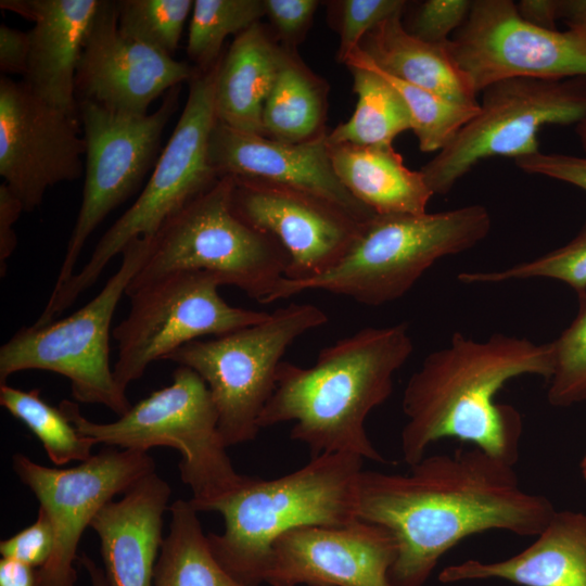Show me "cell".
<instances>
[{
    "mask_svg": "<svg viewBox=\"0 0 586 586\" xmlns=\"http://www.w3.org/2000/svg\"><path fill=\"white\" fill-rule=\"evenodd\" d=\"M220 281L202 271L165 275L127 293L130 310L113 330L118 357L113 372L126 391L155 360L202 336H219L263 321L266 311L235 307Z\"/></svg>",
    "mask_w": 586,
    "mask_h": 586,
    "instance_id": "12",
    "label": "cell"
},
{
    "mask_svg": "<svg viewBox=\"0 0 586 586\" xmlns=\"http://www.w3.org/2000/svg\"><path fill=\"white\" fill-rule=\"evenodd\" d=\"M328 86L286 50L277 80L263 110L264 136L301 143L327 133Z\"/></svg>",
    "mask_w": 586,
    "mask_h": 586,
    "instance_id": "27",
    "label": "cell"
},
{
    "mask_svg": "<svg viewBox=\"0 0 586 586\" xmlns=\"http://www.w3.org/2000/svg\"><path fill=\"white\" fill-rule=\"evenodd\" d=\"M101 0H1V9L33 21L24 82L34 94L78 114L76 69L82 42Z\"/></svg>",
    "mask_w": 586,
    "mask_h": 586,
    "instance_id": "21",
    "label": "cell"
},
{
    "mask_svg": "<svg viewBox=\"0 0 586 586\" xmlns=\"http://www.w3.org/2000/svg\"><path fill=\"white\" fill-rule=\"evenodd\" d=\"M336 8V26L340 35L337 60L342 63L357 50L364 37L384 20L403 13L404 0H341Z\"/></svg>",
    "mask_w": 586,
    "mask_h": 586,
    "instance_id": "36",
    "label": "cell"
},
{
    "mask_svg": "<svg viewBox=\"0 0 586 586\" xmlns=\"http://www.w3.org/2000/svg\"><path fill=\"white\" fill-rule=\"evenodd\" d=\"M219 62L206 72L196 71L189 81L186 105L142 192L102 235L81 270L51 292L36 320L38 326L55 320L72 306L128 243L139 238L152 239L173 215L219 179L208 158L209 139L217 122L215 84Z\"/></svg>",
    "mask_w": 586,
    "mask_h": 586,
    "instance_id": "7",
    "label": "cell"
},
{
    "mask_svg": "<svg viewBox=\"0 0 586 586\" xmlns=\"http://www.w3.org/2000/svg\"><path fill=\"white\" fill-rule=\"evenodd\" d=\"M397 544L362 520L345 526L305 525L276 539L264 575L270 586H391Z\"/></svg>",
    "mask_w": 586,
    "mask_h": 586,
    "instance_id": "19",
    "label": "cell"
},
{
    "mask_svg": "<svg viewBox=\"0 0 586 586\" xmlns=\"http://www.w3.org/2000/svg\"><path fill=\"white\" fill-rule=\"evenodd\" d=\"M413 351L406 322L366 327L326 346L316 362L282 361L276 387L258 419L259 429L294 421L290 437L311 458L351 453L388 462L368 437V415L392 394L394 374Z\"/></svg>",
    "mask_w": 586,
    "mask_h": 586,
    "instance_id": "3",
    "label": "cell"
},
{
    "mask_svg": "<svg viewBox=\"0 0 586 586\" xmlns=\"http://www.w3.org/2000/svg\"><path fill=\"white\" fill-rule=\"evenodd\" d=\"M180 87L167 91L152 114L126 115L88 100L78 101L86 141V175L78 216L52 291L63 286L90 234L142 183L162 135L179 104Z\"/></svg>",
    "mask_w": 586,
    "mask_h": 586,
    "instance_id": "13",
    "label": "cell"
},
{
    "mask_svg": "<svg viewBox=\"0 0 586 586\" xmlns=\"http://www.w3.org/2000/svg\"><path fill=\"white\" fill-rule=\"evenodd\" d=\"M0 586H36V571L20 561L2 558Z\"/></svg>",
    "mask_w": 586,
    "mask_h": 586,
    "instance_id": "44",
    "label": "cell"
},
{
    "mask_svg": "<svg viewBox=\"0 0 586 586\" xmlns=\"http://www.w3.org/2000/svg\"><path fill=\"white\" fill-rule=\"evenodd\" d=\"M78 117L1 75L0 175L25 212L39 207L50 187L81 176L86 141Z\"/></svg>",
    "mask_w": 586,
    "mask_h": 586,
    "instance_id": "16",
    "label": "cell"
},
{
    "mask_svg": "<svg viewBox=\"0 0 586 586\" xmlns=\"http://www.w3.org/2000/svg\"><path fill=\"white\" fill-rule=\"evenodd\" d=\"M519 15L537 27L557 28V21L561 18V0H521L515 3Z\"/></svg>",
    "mask_w": 586,
    "mask_h": 586,
    "instance_id": "43",
    "label": "cell"
},
{
    "mask_svg": "<svg viewBox=\"0 0 586 586\" xmlns=\"http://www.w3.org/2000/svg\"><path fill=\"white\" fill-rule=\"evenodd\" d=\"M514 163L526 174L545 176L586 191V156L539 151Z\"/></svg>",
    "mask_w": 586,
    "mask_h": 586,
    "instance_id": "40",
    "label": "cell"
},
{
    "mask_svg": "<svg viewBox=\"0 0 586 586\" xmlns=\"http://www.w3.org/2000/svg\"><path fill=\"white\" fill-rule=\"evenodd\" d=\"M39 388L23 391L0 384V405L41 442L55 466L89 459L95 443L76 429L60 407L47 403Z\"/></svg>",
    "mask_w": 586,
    "mask_h": 586,
    "instance_id": "30",
    "label": "cell"
},
{
    "mask_svg": "<svg viewBox=\"0 0 586 586\" xmlns=\"http://www.w3.org/2000/svg\"><path fill=\"white\" fill-rule=\"evenodd\" d=\"M77 559L89 575L90 586H109L104 570L98 566L89 556L82 553Z\"/></svg>",
    "mask_w": 586,
    "mask_h": 586,
    "instance_id": "46",
    "label": "cell"
},
{
    "mask_svg": "<svg viewBox=\"0 0 586 586\" xmlns=\"http://www.w3.org/2000/svg\"><path fill=\"white\" fill-rule=\"evenodd\" d=\"M13 470L54 528V549L36 570V586H76L74 561L82 533L115 495L154 472L155 463L148 451L110 447L68 469L49 468L15 454Z\"/></svg>",
    "mask_w": 586,
    "mask_h": 586,
    "instance_id": "15",
    "label": "cell"
},
{
    "mask_svg": "<svg viewBox=\"0 0 586 586\" xmlns=\"http://www.w3.org/2000/svg\"><path fill=\"white\" fill-rule=\"evenodd\" d=\"M341 183L375 215L426 213L434 195L421 170H412L393 145L359 146L327 142Z\"/></svg>",
    "mask_w": 586,
    "mask_h": 586,
    "instance_id": "25",
    "label": "cell"
},
{
    "mask_svg": "<svg viewBox=\"0 0 586 586\" xmlns=\"http://www.w3.org/2000/svg\"><path fill=\"white\" fill-rule=\"evenodd\" d=\"M30 51V38L28 31L0 25V71L5 74L27 73Z\"/></svg>",
    "mask_w": 586,
    "mask_h": 586,
    "instance_id": "41",
    "label": "cell"
},
{
    "mask_svg": "<svg viewBox=\"0 0 586 586\" xmlns=\"http://www.w3.org/2000/svg\"><path fill=\"white\" fill-rule=\"evenodd\" d=\"M265 16L264 0H195L189 25L187 54L206 72L222 56L225 39L238 36Z\"/></svg>",
    "mask_w": 586,
    "mask_h": 586,
    "instance_id": "31",
    "label": "cell"
},
{
    "mask_svg": "<svg viewBox=\"0 0 586 586\" xmlns=\"http://www.w3.org/2000/svg\"><path fill=\"white\" fill-rule=\"evenodd\" d=\"M568 29L586 35V0H561V18Z\"/></svg>",
    "mask_w": 586,
    "mask_h": 586,
    "instance_id": "45",
    "label": "cell"
},
{
    "mask_svg": "<svg viewBox=\"0 0 586 586\" xmlns=\"http://www.w3.org/2000/svg\"><path fill=\"white\" fill-rule=\"evenodd\" d=\"M25 212L22 202L11 192L5 183L0 186V273L5 276L8 260L13 254L17 238L14 224Z\"/></svg>",
    "mask_w": 586,
    "mask_h": 586,
    "instance_id": "42",
    "label": "cell"
},
{
    "mask_svg": "<svg viewBox=\"0 0 586 586\" xmlns=\"http://www.w3.org/2000/svg\"><path fill=\"white\" fill-rule=\"evenodd\" d=\"M170 527L155 564L153 586H249L218 563L190 500L169 506Z\"/></svg>",
    "mask_w": 586,
    "mask_h": 586,
    "instance_id": "29",
    "label": "cell"
},
{
    "mask_svg": "<svg viewBox=\"0 0 586 586\" xmlns=\"http://www.w3.org/2000/svg\"><path fill=\"white\" fill-rule=\"evenodd\" d=\"M551 343L553 369L547 399L553 407L586 402V294L578 296V310Z\"/></svg>",
    "mask_w": 586,
    "mask_h": 586,
    "instance_id": "35",
    "label": "cell"
},
{
    "mask_svg": "<svg viewBox=\"0 0 586 586\" xmlns=\"http://www.w3.org/2000/svg\"><path fill=\"white\" fill-rule=\"evenodd\" d=\"M481 94L476 115L420 169L434 194H447L483 160L539 152L537 137L545 126H576L586 119V77L511 78Z\"/></svg>",
    "mask_w": 586,
    "mask_h": 586,
    "instance_id": "11",
    "label": "cell"
},
{
    "mask_svg": "<svg viewBox=\"0 0 586 586\" xmlns=\"http://www.w3.org/2000/svg\"><path fill=\"white\" fill-rule=\"evenodd\" d=\"M328 321L313 304L291 303L260 322L190 342L165 360L195 371L206 383L218 412L226 447L251 442L258 419L276 387V375L289 346Z\"/></svg>",
    "mask_w": 586,
    "mask_h": 586,
    "instance_id": "9",
    "label": "cell"
},
{
    "mask_svg": "<svg viewBox=\"0 0 586 586\" xmlns=\"http://www.w3.org/2000/svg\"><path fill=\"white\" fill-rule=\"evenodd\" d=\"M471 5L470 0H425L404 26L418 39L446 43L467 20Z\"/></svg>",
    "mask_w": 586,
    "mask_h": 586,
    "instance_id": "37",
    "label": "cell"
},
{
    "mask_svg": "<svg viewBox=\"0 0 586 586\" xmlns=\"http://www.w3.org/2000/svg\"><path fill=\"white\" fill-rule=\"evenodd\" d=\"M54 540L52 522L46 511L39 507L34 523L1 540L0 553L2 558L20 561L33 569H40L51 557Z\"/></svg>",
    "mask_w": 586,
    "mask_h": 586,
    "instance_id": "38",
    "label": "cell"
},
{
    "mask_svg": "<svg viewBox=\"0 0 586 586\" xmlns=\"http://www.w3.org/2000/svg\"><path fill=\"white\" fill-rule=\"evenodd\" d=\"M344 64L353 76L357 95L351 118L327 135L331 144L390 146L393 140L411 129L409 112L402 97L365 59L360 48Z\"/></svg>",
    "mask_w": 586,
    "mask_h": 586,
    "instance_id": "28",
    "label": "cell"
},
{
    "mask_svg": "<svg viewBox=\"0 0 586 586\" xmlns=\"http://www.w3.org/2000/svg\"><path fill=\"white\" fill-rule=\"evenodd\" d=\"M233 179L220 177L173 215L150 239V251L126 294L165 275L202 271L260 304L285 278L281 246L243 221L232 207Z\"/></svg>",
    "mask_w": 586,
    "mask_h": 586,
    "instance_id": "8",
    "label": "cell"
},
{
    "mask_svg": "<svg viewBox=\"0 0 586 586\" xmlns=\"http://www.w3.org/2000/svg\"><path fill=\"white\" fill-rule=\"evenodd\" d=\"M446 47L477 94L511 78L586 77V35L532 25L511 0L472 1Z\"/></svg>",
    "mask_w": 586,
    "mask_h": 586,
    "instance_id": "14",
    "label": "cell"
},
{
    "mask_svg": "<svg viewBox=\"0 0 586 586\" xmlns=\"http://www.w3.org/2000/svg\"><path fill=\"white\" fill-rule=\"evenodd\" d=\"M194 66L177 61L118 28L117 1L101 0L85 36L76 69V97L126 115H145L164 92L189 82Z\"/></svg>",
    "mask_w": 586,
    "mask_h": 586,
    "instance_id": "18",
    "label": "cell"
},
{
    "mask_svg": "<svg viewBox=\"0 0 586 586\" xmlns=\"http://www.w3.org/2000/svg\"><path fill=\"white\" fill-rule=\"evenodd\" d=\"M555 511L545 496L521 488L513 466L476 447L424 456L405 474L362 470L357 485L358 519L396 540L391 586H423L438 560L473 534L537 536Z\"/></svg>",
    "mask_w": 586,
    "mask_h": 586,
    "instance_id": "1",
    "label": "cell"
},
{
    "mask_svg": "<svg viewBox=\"0 0 586 586\" xmlns=\"http://www.w3.org/2000/svg\"><path fill=\"white\" fill-rule=\"evenodd\" d=\"M581 471H582V474H583L584 479L586 480V455H585V457L583 458V460L581 462Z\"/></svg>",
    "mask_w": 586,
    "mask_h": 586,
    "instance_id": "48",
    "label": "cell"
},
{
    "mask_svg": "<svg viewBox=\"0 0 586 586\" xmlns=\"http://www.w3.org/2000/svg\"><path fill=\"white\" fill-rule=\"evenodd\" d=\"M150 239L139 238L122 252L118 270L85 306L43 326L20 328L0 348V384L24 370L59 373L80 403L100 404L118 416L131 404L110 366V330L122 296L144 263Z\"/></svg>",
    "mask_w": 586,
    "mask_h": 586,
    "instance_id": "10",
    "label": "cell"
},
{
    "mask_svg": "<svg viewBox=\"0 0 586 586\" xmlns=\"http://www.w3.org/2000/svg\"><path fill=\"white\" fill-rule=\"evenodd\" d=\"M124 494L104 505L90 523L99 536L107 585L153 586L171 488L154 471Z\"/></svg>",
    "mask_w": 586,
    "mask_h": 586,
    "instance_id": "22",
    "label": "cell"
},
{
    "mask_svg": "<svg viewBox=\"0 0 586 586\" xmlns=\"http://www.w3.org/2000/svg\"><path fill=\"white\" fill-rule=\"evenodd\" d=\"M327 135L306 142L286 143L217 120L209 139V164L218 178L259 180L301 190L368 221L375 214L339 180L330 161Z\"/></svg>",
    "mask_w": 586,
    "mask_h": 586,
    "instance_id": "20",
    "label": "cell"
},
{
    "mask_svg": "<svg viewBox=\"0 0 586 586\" xmlns=\"http://www.w3.org/2000/svg\"><path fill=\"white\" fill-rule=\"evenodd\" d=\"M395 14L371 29L359 48L387 74L448 101L479 107L477 93L451 60L446 43H431L409 34Z\"/></svg>",
    "mask_w": 586,
    "mask_h": 586,
    "instance_id": "26",
    "label": "cell"
},
{
    "mask_svg": "<svg viewBox=\"0 0 586 586\" xmlns=\"http://www.w3.org/2000/svg\"><path fill=\"white\" fill-rule=\"evenodd\" d=\"M193 3L192 0L117 1L119 31L173 56Z\"/></svg>",
    "mask_w": 586,
    "mask_h": 586,
    "instance_id": "33",
    "label": "cell"
},
{
    "mask_svg": "<svg viewBox=\"0 0 586 586\" xmlns=\"http://www.w3.org/2000/svg\"><path fill=\"white\" fill-rule=\"evenodd\" d=\"M533 278L558 280L573 289L577 296L586 294V220L570 242L543 256L501 270L458 273V280L467 284Z\"/></svg>",
    "mask_w": 586,
    "mask_h": 586,
    "instance_id": "34",
    "label": "cell"
},
{
    "mask_svg": "<svg viewBox=\"0 0 586 586\" xmlns=\"http://www.w3.org/2000/svg\"><path fill=\"white\" fill-rule=\"evenodd\" d=\"M232 179L234 213L281 246L288 258L284 279L290 281L309 280L335 266L366 222L301 190Z\"/></svg>",
    "mask_w": 586,
    "mask_h": 586,
    "instance_id": "17",
    "label": "cell"
},
{
    "mask_svg": "<svg viewBox=\"0 0 586 586\" xmlns=\"http://www.w3.org/2000/svg\"><path fill=\"white\" fill-rule=\"evenodd\" d=\"M265 16L270 21L283 47L294 50L310 26L317 0H264Z\"/></svg>",
    "mask_w": 586,
    "mask_h": 586,
    "instance_id": "39",
    "label": "cell"
},
{
    "mask_svg": "<svg viewBox=\"0 0 586 586\" xmlns=\"http://www.w3.org/2000/svg\"><path fill=\"white\" fill-rule=\"evenodd\" d=\"M59 407L95 444L142 451L156 446L176 448L181 455L180 477L191 488L190 502L198 512L212 511L249 479L235 471L227 455L206 383L188 367L179 366L169 385L151 393L114 422L90 421L68 399Z\"/></svg>",
    "mask_w": 586,
    "mask_h": 586,
    "instance_id": "6",
    "label": "cell"
},
{
    "mask_svg": "<svg viewBox=\"0 0 586 586\" xmlns=\"http://www.w3.org/2000/svg\"><path fill=\"white\" fill-rule=\"evenodd\" d=\"M551 343L492 334L475 341L461 332L446 347L430 353L411 374L403 394L407 419L400 434L404 461H420L429 446L455 437L514 466L523 430L520 412L496 402L512 379L551 377Z\"/></svg>",
    "mask_w": 586,
    "mask_h": 586,
    "instance_id": "2",
    "label": "cell"
},
{
    "mask_svg": "<svg viewBox=\"0 0 586 586\" xmlns=\"http://www.w3.org/2000/svg\"><path fill=\"white\" fill-rule=\"evenodd\" d=\"M364 460L351 453H324L273 480L249 476L212 511L225 520L221 534L207 535L224 570L238 582L259 586L272 545L305 525L345 526L357 517V485Z\"/></svg>",
    "mask_w": 586,
    "mask_h": 586,
    "instance_id": "4",
    "label": "cell"
},
{
    "mask_svg": "<svg viewBox=\"0 0 586 586\" xmlns=\"http://www.w3.org/2000/svg\"><path fill=\"white\" fill-rule=\"evenodd\" d=\"M480 204L420 215H375L366 221L344 257L305 281L282 279L267 304L321 290L379 306L403 297L443 257L466 252L489 233Z\"/></svg>",
    "mask_w": 586,
    "mask_h": 586,
    "instance_id": "5",
    "label": "cell"
},
{
    "mask_svg": "<svg viewBox=\"0 0 586 586\" xmlns=\"http://www.w3.org/2000/svg\"><path fill=\"white\" fill-rule=\"evenodd\" d=\"M286 50L260 22L234 37L218 66L215 84L217 120L241 131L264 136V105Z\"/></svg>",
    "mask_w": 586,
    "mask_h": 586,
    "instance_id": "24",
    "label": "cell"
},
{
    "mask_svg": "<svg viewBox=\"0 0 586 586\" xmlns=\"http://www.w3.org/2000/svg\"><path fill=\"white\" fill-rule=\"evenodd\" d=\"M575 132L582 148L586 151V119L575 126Z\"/></svg>",
    "mask_w": 586,
    "mask_h": 586,
    "instance_id": "47",
    "label": "cell"
},
{
    "mask_svg": "<svg viewBox=\"0 0 586 586\" xmlns=\"http://www.w3.org/2000/svg\"><path fill=\"white\" fill-rule=\"evenodd\" d=\"M536 540L497 562L467 560L446 566L442 583L499 578L520 586H586V513L555 511Z\"/></svg>",
    "mask_w": 586,
    "mask_h": 586,
    "instance_id": "23",
    "label": "cell"
},
{
    "mask_svg": "<svg viewBox=\"0 0 586 586\" xmlns=\"http://www.w3.org/2000/svg\"><path fill=\"white\" fill-rule=\"evenodd\" d=\"M361 52L367 62L402 97L409 112L411 130L415 132L419 149L422 152L437 153L443 150L479 112V107H470L448 101L431 91L387 74L379 68L362 50Z\"/></svg>",
    "mask_w": 586,
    "mask_h": 586,
    "instance_id": "32",
    "label": "cell"
}]
</instances>
